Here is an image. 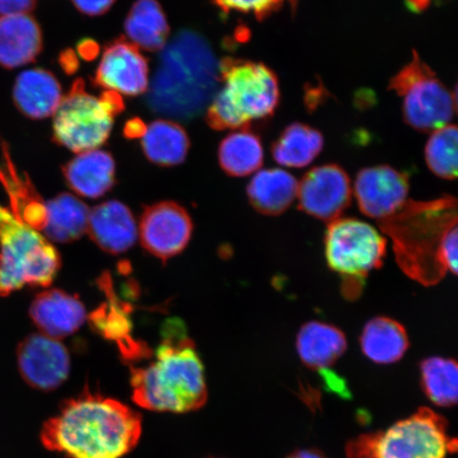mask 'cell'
<instances>
[{"label":"cell","mask_w":458,"mask_h":458,"mask_svg":"<svg viewBox=\"0 0 458 458\" xmlns=\"http://www.w3.org/2000/svg\"><path fill=\"white\" fill-rule=\"evenodd\" d=\"M142 432L140 413L118 400L85 392L65 401L44 423L46 449L66 458H123L135 449Z\"/></svg>","instance_id":"6da1fadb"},{"label":"cell","mask_w":458,"mask_h":458,"mask_svg":"<svg viewBox=\"0 0 458 458\" xmlns=\"http://www.w3.org/2000/svg\"><path fill=\"white\" fill-rule=\"evenodd\" d=\"M392 239L401 270L431 286L457 273V200L445 196L427 202L408 200L397 213L377 221Z\"/></svg>","instance_id":"7a4b0ae2"},{"label":"cell","mask_w":458,"mask_h":458,"mask_svg":"<svg viewBox=\"0 0 458 458\" xmlns=\"http://www.w3.org/2000/svg\"><path fill=\"white\" fill-rule=\"evenodd\" d=\"M220 83V62L210 45L185 29L163 49L148 106L164 116L191 120L209 106Z\"/></svg>","instance_id":"3957f363"},{"label":"cell","mask_w":458,"mask_h":458,"mask_svg":"<svg viewBox=\"0 0 458 458\" xmlns=\"http://www.w3.org/2000/svg\"><path fill=\"white\" fill-rule=\"evenodd\" d=\"M165 331L153 362L131 370V399L153 411L185 414L203 408L208 392L196 345L180 323Z\"/></svg>","instance_id":"277c9868"},{"label":"cell","mask_w":458,"mask_h":458,"mask_svg":"<svg viewBox=\"0 0 458 458\" xmlns=\"http://www.w3.org/2000/svg\"><path fill=\"white\" fill-rule=\"evenodd\" d=\"M222 86L206 113L216 131L246 129L271 117L280 98L276 74L262 63L225 57L220 62Z\"/></svg>","instance_id":"5b68a950"},{"label":"cell","mask_w":458,"mask_h":458,"mask_svg":"<svg viewBox=\"0 0 458 458\" xmlns=\"http://www.w3.org/2000/svg\"><path fill=\"white\" fill-rule=\"evenodd\" d=\"M61 257L41 233L0 205V296L30 286H48Z\"/></svg>","instance_id":"8992f818"},{"label":"cell","mask_w":458,"mask_h":458,"mask_svg":"<svg viewBox=\"0 0 458 458\" xmlns=\"http://www.w3.org/2000/svg\"><path fill=\"white\" fill-rule=\"evenodd\" d=\"M448 423L421 408L386 431L364 435L348 445L349 458H448L456 450Z\"/></svg>","instance_id":"52a82bcc"},{"label":"cell","mask_w":458,"mask_h":458,"mask_svg":"<svg viewBox=\"0 0 458 458\" xmlns=\"http://www.w3.org/2000/svg\"><path fill=\"white\" fill-rule=\"evenodd\" d=\"M123 110L119 94L106 90L97 98L86 91L82 79L74 80L55 114L54 141L74 153L97 150L108 140L114 118Z\"/></svg>","instance_id":"ba28073f"},{"label":"cell","mask_w":458,"mask_h":458,"mask_svg":"<svg viewBox=\"0 0 458 458\" xmlns=\"http://www.w3.org/2000/svg\"><path fill=\"white\" fill-rule=\"evenodd\" d=\"M325 253L331 270L342 275L346 295L356 297L366 276L381 267L386 239L368 223L339 217L329 223Z\"/></svg>","instance_id":"9c48e42d"},{"label":"cell","mask_w":458,"mask_h":458,"mask_svg":"<svg viewBox=\"0 0 458 458\" xmlns=\"http://www.w3.org/2000/svg\"><path fill=\"white\" fill-rule=\"evenodd\" d=\"M389 89L403 99L405 123L417 131H437L454 117L455 93L445 88L417 53L391 80Z\"/></svg>","instance_id":"30bf717a"},{"label":"cell","mask_w":458,"mask_h":458,"mask_svg":"<svg viewBox=\"0 0 458 458\" xmlns=\"http://www.w3.org/2000/svg\"><path fill=\"white\" fill-rule=\"evenodd\" d=\"M352 197V182L346 172L337 165H324L302 177L296 199L303 213L330 223L348 208Z\"/></svg>","instance_id":"8fae6325"},{"label":"cell","mask_w":458,"mask_h":458,"mask_svg":"<svg viewBox=\"0 0 458 458\" xmlns=\"http://www.w3.org/2000/svg\"><path fill=\"white\" fill-rule=\"evenodd\" d=\"M192 231L191 217L182 206L160 202L143 210L139 236L148 253L165 261L186 248Z\"/></svg>","instance_id":"7c38bea8"},{"label":"cell","mask_w":458,"mask_h":458,"mask_svg":"<svg viewBox=\"0 0 458 458\" xmlns=\"http://www.w3.org/2000/svg\"><path fill=\"white\" fill-rule=\"evenodd\" d=\"M91 82L117 94L140 96L148 88V61L135 45L117 38L106 46Z\"/></svg>","instance_id":"4fadbf2b"},{"label":"cell","mask_w":458,"mask_h":458,"mask_svg":"<svg viewBox=\"0 0 458 458\" xmlns=\"http://www.w3.org/2000/svg\"><path fill=\"white\" fill-rule=\"evenodd\" d=\"M17 362L22 379L38 391H55L71 372V357L66 347L59 340L43 334L29 335L21 343Z\"/></svg>","instance_id":"5bb4252c"},{"label":"cell","mask_w":458,"mask_h":458,"mask_svg":"<svg viewBox=\"0 0 458 458\" xmlns=\"http://www.w3.org/2000/svg\"><path fill=\"white\" fill-rule=\"evenodd\" d=\"M409 176L389 165H376L359 172L354 194L365 216L386 219L408 202Z\"/></svg>","instance_id":"9a60e30c"},{"label":"cell","mask_w":458,"mask_h":458,"mask_svg":"<svg viewBox=\"0 0 458 458\" xmlns=\"http://www.w3.org/2000/svg\"><path fill=\"white\" fill-rule=\"evenodd\" d=\"M86 232L101 250L112 255L124 253L139 237L133 214L118 200H108L89 210Z\"/></svg>","instance_id":"2e32d148"},{"label":"cell","mask_w":458,"mask_h":458,"mask_svg":"<svg viewBox=\"0 0 458 458\" xmlns=\"http://www.w3.org/2000/svg\"><path fill=\"white\" fill-rule=\"evenodd\" d=\"M30 317L42 334L54 339L72 335L86 320L84 305L61 290H46L34 299Z\"/></svg>","instance_id":"e0dca14e"},{"label":"cell","mask_w":458,"mask_h":458,"mask_svg":"<svg viewBox=\"0 0 458 458\" xmlns=\"http://www.w3.org/2000/svg\"><path fill=\"white\" fill-rule=\"evenodd\" d=\"M43 48L38 21L28 14L0 17V65L13 70L37 59Z\"/></svg>","instance_id":"ac0fdd59"},{"label":"cell","mask_w":458,"mask_h":458,"mask_svg":"<svg viewBox=\"0 0 458 458\" xmlns=\"http://www.w3.org/2000/svg\"><path fill=\"white\" fill-rule=\"evenodd\" d=\"M114 160L110 153L90 150L78 156L63 167V175L79 196L97 199L105 196L114 185Z\"/></svg>","instance_id":"d6986e66"},{"label":"cell","mask_w":458,"mask_h":458,"mask_svg":"<svg viewBox=\"0 0 458 458\" xmlns=\"http://www.w3.org/2000/svg\"><path fill=\"white\" fill-rule=\"evenodd\" d=\"M15 105L25 116L45 119L55 114L63 96L62 88L53 72L41 68L21 72L13 89Z\"/></svg>","instance_id":"ffe728a7"},{"label":"cell","mask_w":458,"mask_h":458,"mask_svg":"<svg viewBox=\"0 0 458 458\" xmlns=\"http://www.w3.org/2000/svg\"><path fill=\"white\" fill-rule=\"evenodd\" d=\"M299 182L282 169L258 171L248 187L251 206L262 215L279 216L290 208L297 198Z\"/></svg>","instance_id":"44dd1931"},{"label":"cell","mask_w":458,"mask_h":458,"mask_svg":"<svg viewBox=\"0 0 458 458\" xmlns=\"http://www.w3.org/2000/svg\"><path fill=\"white\" fill-rule=\"evenodd\" d=\"M345 335L335 326L310 322L297 335V352L308 368L326 370L346 352Z\"/></svg>","instance_id":"7402d4cb"},{"label":"cell","mask_w":458,"mask_h":458,"mask_svg":"<svg viewBox=\"0 0 458 458\" xmlns=\"http://www.w3.org/2000/svg\"><path fill=\"white\" fill-rule=\"evenodd\" d=\"M130 42L150 53L163 50L168 42L170 28L157 0H136L124 21Z\"/></svg>","instance_id":"603a6c76"},{"label":"cell","mask_w":458,"mask_h":458,"mask_svg":"<svg viewBox=\"0 0 458 458\" xmlns=\"http://www.w3.org/2000/svg\"><path fill=\"white\" fill-rule=\"evenodd\" d=\"M89 209L71 193H62L46 203L45 238L68 243L81 238L88 229Z\"/></svg>","instance_id":"cb8c5ba5"},{"label":"cell","mask_w":458,"mask_h":458,"mask_svg":"<svg viewBox=\"0 0 458 458\" xmlns=\"http://www.w3.org/2000/svg\"><path fill=\"white\" fill-rule=\"evenodd\" d=\"M410 346L403 325L389 318H376L366 324L360 348L377 364H393L403 359Z\"/></svg>","instance_id":"d4e9b609"},{"label":"cell","mask_w":458,"mask_h":458,"mask_svg":"<svg viewBox=\"0 0 458 458\" xmlns=\"http://www.w3.org/2000/svg\"><path fill=\"white\" fill-rule=\"evenodd\" d=\"M141 139L147 158L163 167H174L184 162L191 148L184 128L171 120L152 123Z\"/></svg>","instance_id":"484cf974"},{"label":"cell","mask_w":458,"mask_h":458,"mask_svg":"<svg viewBox=\"0 0 458 458\" xmlns=\"http://www.w3.org/2000/svg\"><path fill=\"white\" fill-rule=\"evenodd\" d=\"M323 148L324 137L320 131L296 123L286 127L273 143L272 154L284 167L303 168L319 156Z\"/></svg>","instance_id":"4316f807"},{"label":"cell","mask_w":458,"mask_h":458,"mask_svg":"<svg viewBox=\"0 0 458 458\" xmlns=\"http://www.w3.org/2000/svg\"><path fill=\"white\" fill-rule=\"evenodd\" d=\"M263 158L265 153L259 137L246 129L229 134L219 148L221 168L233 177L255 174L261 168Z\"/></svg>","instance_id":"83f0119b"},{"label":"cell","mask_w":458,"mask_h":458,"mask_svg":"<svg viewBox=\"0 0 458 458\" xmlns=\"http://www.w3.org/2000/svg\"><path fill=\"white\" fill-rule=\"evenodd\" d=\"M423 389L438 406L450 408L457 403L458 369L454 360L428 358L420 365Z\"/></svg>","instance_id":"f1b7e54d"},{"label":"cell","mask_w":458,"mask_h":458,"mask_svg":"<svg viewBox=\"0 0 458 458\" xmlns=\"http://www.w3.org/2000/svg\"><path fill=\"white\" fill-rule=\"evenodd\" d=\"M457 128L448 124L432 131L427 142L425 157L428 167L440 179L457 177Z\"/></svg>","instance_id":"f546056e"},{"label":"cell","mask_w":458,"mask_h":458,"mask_svg":"<svg viewBox=\"0 0 458 458\" xmlns=\"http://www.w3.org/2000/svg\"><path fill=\"white\" fill-rule=\"evenodd\" d=\"M284 0H214L215 4L225 13H240L253 14L263 21L282 9Z\"/></svg>","instance_id":"4dcf8cb0"},{"label":"cell","mask_w":458,"mask_h":458,"mask_svg":"<svg viewBox=\"0 0 458 458\" xmlns=\"http://www.w3.org/2000/svg\"><path fill=\"white\" fill-rule=\"evenodd\" d=\"M72 2L79 13L95 17L108 13L116 0H72Z\"/></svg>","instance_id":"1f68e13d"},{"label":"cell","mask_w":458,"mask_h":458,"mask_svg":"<svg viewBox=\"0 0 458 458\" xmlns=\"http://www.w3.org/2000/svg\"><path fill=\"white\" fill-rule=\"evenodd\" d=\"M37 3L38 0H0V15L27 14Z\"/></svg>","instance_id":"d6a6232c"},{"label":"cell","mask_w":458,"mask_h":458,"mask_svg":"<svg viewBox=\"0 0 458 458\" xmlns=\"http://www.w3.org/2000/svg\"><path fill=\"white\" fill-rule=\"evenodd\" d=\"M146 124L140 118L129 120L124 125L123 134L127 139H140L146 133Z\"/></svg>","instance_id":"836d02e7"},{"label":"cell","mask_w":458,"mask_h":458,"mask_svg":"<svg viewBox=\"0 0 458 458\" xmlns=\"http://www.w3.org/2000/svg\"><path fill=\"white\" fill-rule=\"evenodd\" d=\"M60 64L66 73L76 72L79 67L77 55L72 50H65L60 55Z\"/></svg>","instance_id":"e575fe53"},{"label":"cell","mask_w":458,"mask_h":458,"mask_svg":"<svg viewBox=\"0 0 458 458\" xmlns=\"http://www.w3.org/2000/svg\"><path fill=\"white\" fill-rule=\"evenodd\" d=\"M78 53L83 59L90 61L95 59L99 53V46L91 39H84L78 45Z\"/></svg>","instance_id":"d590c367"},{"label":"cell","mask_w":458,"mask_h":458,"mask_svg":"<svg viewBox=\"0 0 458 458\" xmlns=\"http://www.w3.org/2000/svg\"><path fill=\"white\" fill-rule=\"evenodd\" d=\"M289 458H324L322 455L318 454V452L302 450L299 452H295L294 454H292Z\"/></svg>","instance_id":"8d00e7d4"},{"label":"cell","mask_w":458,"mask_h":458,"mask_svg":"<svg viewBox=\"0 0 458 458\" xmlns=\"http://www.w3.org/2000/svg\"><path fill=\"white\" fill-rule=\"evenodd\" d=\"M409 4L415 10L423 9L428 3V0H408Z\"/></svg>","instance_id":"74e56055"}]
</instances>
